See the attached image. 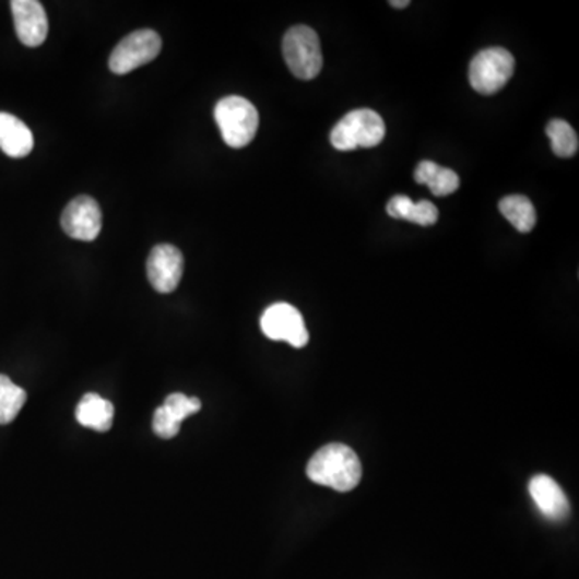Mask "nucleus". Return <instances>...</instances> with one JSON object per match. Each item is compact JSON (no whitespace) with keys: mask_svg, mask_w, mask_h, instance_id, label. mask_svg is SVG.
Listing matches in <instances>:
<instances>
[{"mask_svg":"<svg viewBox=\"0 0 579 579\" xmlns=\"http://www.w3.org/2000/svg\"><path fill=\"white\" fill-rule=\"evenodd\" d=\"M306 473L316 485L346 493L359 485L363 465L350 446L332 442L312 456Z\"/></svg>","mask_w":579,"mask_h":579,"instance_id":"nucleus-1","label":"nucleus"},{"mask_svg":"<svg viewBox=\"0 0 579 579\" xmlns=\"http://www.w3.org/2000/svg\"><path fill=\"white\" fill-rule=\"evenodd\" d=\"M214 119L223 141L232 149H244L253 141L260 126L257 107L247 98L229 95L217 102Z\"/></svg>","mask_w":579,"mask_h":579,"instance_id":"nucleus-2","label":"nucleus"},{"mask_svg":"<svg viewBox=\"0 0 579 579\" xmlns=\"http://www.w3.org/2000/svg\"><path fill=\"white\" fill-rule=\"evenodd\" d=\"M383 119L377 111L369 108L350 111L345 118L336 122L330 134V142L340 152H351L356 149H373L383 141Z\"/></svg>","mask_w":579,"mask_h":579,"instance_id":"nucleus-3","label":"nucleus"},{"mask_svg":"<svg viewBox=\"0 0 579 579\" xmlns=\"http://www.w3.org/2000/svg\"><path fill=\"white\" fill-rule=\"evenodd\" d=\"M285 63L298 80H315L322 70L323 58L318 33L308 26H293L284 37Z\"/></svg>","mask_w":579,"mask_h":579,"instance_id":"nucleus-4","label":"nucleus"},{"mask_svg":"<svg viewBox=\"0 0 579 579\" xmlns=\"http://www.w3.org/2000/svg\"><path fill=\"white\" fill-rule=\"evenodd\" d=\"M516 71V58L503 47L482 50L469 68L472 87L483 95H493L509 83Z\"/></svg>","mask_w":579,"mask_h":579,"instance_id":"nucleus-5","label":"nucleus"},{"mask_svg":"<svg viewBox=\"0 0 579 579\" xmlns=\"http://www.w3.org/2000/svg\"><path fill=\"white\" fill-rule=\"evenodd\" d=\"M162 52V37L152 29L128 34L111 52L108 67L115 74H128L155 60Z\"/></svg>","mask_w":579,"mask_h":579,"instance_id":"nucleus-6","label":"nucleus"},{"mask_svg":"<svg viewBox=\"0 0 579 579\" xmlns=\"http://www.w3.org/2000/svg\"><path fill=\"white\" fill-rule=\"evenodd\" d=\"M261 330L269 340L285 342L293 347H305L309 342L302 312L288 303L269 306L261 316Z\"/></svg>","mask_w":579,"mask_h":579,"instance_id":"nucleus-7","label":"nucleus"},{"mask_svg":"<svg viewBox=\"0 0 579 579\" xmlns=\"http://www.w3.org/2000/svg\"><path fill=\"white\" fill-rule=\"evenodd\" d=\"M61 227L74 240L92 241L102 231V210L94 199L76 197L67 204L61 214Z\"/></svg>","mask_w":579,"mask_h":579,"instance_id":"nucleus-8","label":"nucleus"},{"mask_svg":"<svg viewBox=\"0 0 579 579\" xmlns=\"http://www.w3.org/2000/svg\"><path fill=\"white\" fill-rule=\"evenodd\" d=\"M184 274V257L174 245H156L146 260V275L158 293H172L179 287Z\"/></svg>","mask_w":579,"mask_h":579,"instance_id":"nucleus-9","label":"nucleus"},{"mask_svg":"<svg viewBox=\"0 0 579 579\" xmlns=\"http://www.w3.org/2000/svg\"><path fill=\"white\" fill-rule=\"evenodd\" d=\"M16 36L26 47H39L49 34V20L43 3L37 0H13L10 3Z\"/></svg>","mask_w":579,"mask_h":579,"instance_id":"nucleus-10","label":"nucleus"},{"mask_svg":"<svg viewBox=\"0 0 579 579\" xmlns=\"http://www.w3.org/2000/svg\"><path fill=\"white\" fill-rule=\"evenodd\" d=\"M530 494L540 512L552 521H564L570 516V503L567 494L557 482L547 475L531 478Z\"/></svg>","mask_w":579,"mask_h":579,"instance_id":"nucleus-11","label":"nucleus"},{"mask_svg":"<svg viewBox=\"0 0 579 579\" xmlns=\"http://www.w3.org/2000/svg\"><path fill=\"white\" fill-rule=\"evenodd\" d=\"M33 132L22 119L0 111V150L10 158H25L33 152Z\"/></svg>","mask_w":579,"mask_h":579,"instance_id":"nucleus-12","label":"nucleus"},{"mask_svg":"<svg viewBox=\"0 0 579 579\" xmlns=\"http://www.w3.org/2000/svg\"><path fill=\"white\" fill-rule=\"evenodd\" d=\"M114 404L95 393H88L76 407V421L92 430L108 432L114 425Z\"/></svg>","mask_w":579,"mask_h":579,"instance_id":"nucleus-13","label":"nucleus"},{"mask_svg":"<svg viewBox=\"0 0 579 579\" xmlns=\"http://www.w3.org/2000/svg\"><path fill=\"white\" fill-rule=\"evenodd\" d=\"M388 214L394 220H405L418 226H434L438 221V208L428 200L414 203L409 197L397 196L388 202Z\"/></svg>","mask_w":579,"mask_h":579,"instance_id":"nucleus-14","label":"nucleus"},{"mask_svg":"<svg viewBox=\"0 0 579 579\" xmlns=\"http://www.w3.org/2000/svg\"><path fill=\"white\" fill-rule=\"evenodd\" d=\"M414 177L415 182L428 186V189L436 197L451 196L461 186L458 174L452 169L442 168L434 162L418 163Z\"/></svg>","mask_w":579,"mask_h":579,"instance_id":"nucleus-15","label":"nucleus"},{"mask_svg":"<svg viewBox=\"0 0 579 579\" xmlns=\"http://www.w3.org/2000/svg\"><path fill=\"white\" fill-rule=\"evenodd\" d=\"M500 213L517 231L531 232L536 226V211L528 197L510 196L500 200Z\"/></svg>","mask_w":579,"mask_h":579,"instance_id":"nucleus-16","label":"nucleus"},{"mask_svg":"<svg viewBox=\"0 0 579 579\" xmlns=\"http://www.w3.org/2000/svg\"><path fill=\"white\" fill-rule=\"evenodd\" d=\"M26 391L7 376H0V425L15 421L26 403Z\"/></svg>","mask_w":579,"mask_h":579,"instance_id":"nucleus-17","label":"nucleus"},{"mask_svg":"<svg viewBox=\"0 0 579 579\" xmlns=\"http://www.w3.org/2000/svg\"><path fill=\"white\" fill-rule=\"evenodd\" d=\"M550 135L552 150L560 158H571L577 155L579 139L577 131L564 119H552L546 128Z\"/></svg>","mask_w":579,"mask_h":579,"instance_id":"nucleus-18","label":"nucleus"},{"mask_svg":"<svg viewBox=\"0 0 579 579\" xmlns=\"http://www.w3.org/2000/svg\"><path fill=\"white\" fill-rule=\"evenodd\" d=\"M163 407H165L166 411L172 414V417L176 418L179 424H182L187 417L197 414V412L202 409V403H200L199 398H190L182 393H174L166 398Z\"/></svg>","mask_w":579,"mask_h":579,"instance_id":"nucleus-19","label":"nucleus"},{"mask_svg":"<svg viewBox=\"0 0 579 579\" xmlns=\"http://www.w3.org/2000/svg\"><path fill=\"white\" fill-rule=\"evenodd\" d=\"M152 427L159 438L172 439L179 434L180 424L172 417V414L163 405H159L153 414Z\"/></svg>","mask_w":579,"mask_h":579,"instance_id":"nucleus-20","label":"nucleus"},{"mask_svg":"<svg viewBox=\"0 0 579 579\" xmlns=\"http://www.w3.org/2000/svg\"><path fill=\"white\" fill-rule=\"evenodd\" d=\"M391 7H397V9H404V7L409 5V0H400V2H397V0H393V2H390Z\"/></svg>","mask_w":579,"mask_h":579,"instance_id":"nucleus-21","label":"nucleus"}]
</instances>
